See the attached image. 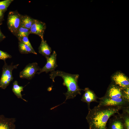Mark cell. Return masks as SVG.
Wrapping results in <instances>:
<instances>
[{
  "instance_id": "6da1fadb",
  "label": "cell",
  "mask_w": 129,
  "mask_h": 129,
  "mask_svg": "<svg viewBox=\"0 0 129 129\" xmlns=\"http://www.w3.org/2000/svg\"><path fill=\"white\" fill-rule=\"evenodd\" d=\"M122 109L120 107L98 105L90 109L86 118L89 129H107L109 119Z\"/></svg>"
},
{
  "instance_id": "7a4b0ae2",
  "label": "cell",
  "mask_w": 129,
  "mask_h": 129,
  "mask_svg": "<svg viewBox=\"0 0 129 129\" xmlns=\"http://www.w3.org/2000/svg\"><path fill=\"white\" fill-rule=\"evenodd\" d=\"M50 78L54 82L55 78L58 76L61 77L63 80V85L66 87L67 91L64 94L66 100L73 99L78 94L81 95V89L79 87L78 81L79 75L78 74H71L61 71L54 70L51 72Z\"/></svg>"
},
{
  "instance_id": "3957f363",
  "label": "cell",
  "mask_w": 129,
  "mask_h": 129,
  "mask_svg": "<svg viewBox=\"0 0 129 129\" xmlns=\"http://www.w3.org/2000/svg\"><path fill=\"white\" fill-rule=\"evenodd\" d=\"M4 64L2 68V73L0 79V88L5 89L13 80L12 74L13 70L16 69L19 64L13 65V63L8 65L4 60Z\"/></svg>"
},
{
  "instance_id": "277c9868",
  "label": "cell",
  "mask_w": 129,
  "mask_h": 129,
  "mask_svg": "<svg viewBox=\"0 0 129 129\" xmlns=\"http://www.w3.org/2000/svg\"><path fill=\"white\" fill-rule=\"evenodd\" d=\"M22 15L15 11H10L8 14L7 24L11 32L16 35L18 29L21 26Z\"/></svg>"
},
{
  "instance_id": "5b68a950",
  "label": "cell",
  "mask_w": 129,
  "mask_h": 129,
  "mask_svg": "<svg viewBox=\"0 0 129 129\" xmlns=\"http://www.w3.org/2000/svg\"><path fill=\"white\" fill-rule=\"evenodd\" d=\"M98 98L99 101L98 106L118 107L122 109L129 107V101L123 98H108L103 96Z\"/></svg>"
},
{
  "instance_id": "8992f818",
  "label": "cell",
  "mask_w": 129,
  "mask_h": 129,
  "mask_svg": "<svg viewBox=\"0 0 129 129\" xmlns=\"http://www.w3.org/2000/svg\"><path fill=\"white\" fill-rule=\"evenodd\" d=\"M41 69L36 62L29 63L20 72V77L22 79L30 80L34 77L36 72L38 71H40Z\"/></svg>"
},
{
  "instance_id": "52a82bcc",
  "label": "cell",
  "mask_w": 129,
  "mask_h": 129,
  "mask_svg": "<svg viewBox=\"0 0 129 129\" xmlns=\"http://www.w3.org/2000/svg\"><path fill=\"white\" fill-rule=\"evenodd\" d=\"M57 54L56 52L54 51L52 54L47 59L46 64L40 71L36 74H39L45 72L47 73L49 72H51L55 70L58 66L56 62Z\"/></svg>"
},
{
  "instance_id": "ba28073f",
  "label": "cell",
  "mask_w": 129,
  "mask_h": 129,
  "mask_svg": "<svg viewBox=\"0 0 129 129\" xmlns=\"http://www.w3.org/2000/svg\"><path fill=\"white\" fill-rule=\"evenodd\" d=\"M104 96L108 98L124 99L123 89L112 82L109 86Z\"/></svg>"
},
{
  "instance_id": "9c48e42d",
  "label": "cell",
  "mask_w": 129,
  "mask_h": 129,
  "mask_svg": "<svg viewBox=\"0 0 129 129\" xmlns=\"http://www.w3.org/2000/svg\"><path fill=\"white\" fill-rule=\"evenodd\" d=\"M46 28V25L45 23L34 19L30 29V34L37 35L41 39H44V35Z\"/></svg>"
},
{
  "instance_id": "30bf717a",
  "label": "cell",
  "mask_w": 129,
  "mask_h": 129,
  "mask_svg": "<svg viewBox=\"0 0 129 129\" xmlns=\"http://www.w3.org/2000/svg\"><path fill=\"white\" fill-rule=\"evenodd\" d=\"M113 83L123 89L129 87V79L122 73L118 72L113 74L112 77Z\"/></svg>"
},
{
  "instance_id": "8fae6325",
  "label": "cell",
  "mask_w": 129,
  "mask_h": 129,
  "mask_svg": "<svg viewBox=\"0 0 129 129\" xmlns=\"http://www.w3.org/2000/svg\"><path fill=\"white\" fill-rule=\"evenodd\" d=\"M109 119L107 129H126L121 113H119Z\"/></svg>"
},
{
  "instance_id": "7c38bea8",
  "label": "cell",
  "mask_w": 129,
  "mask_h": 129,
  "mask_svg": "<svg viewBox=\"0 0 129 129\" xmlns=\"http://www.w3.org/2000/svg\"><path fill=\"white\" fill-rule=\"evenodd\" d=\"M85 92L83 95L81 100L87 104L88 110L90 109V104L92 102H98L97 99L98 98L94 92L88 88H85Z\"/></svg>"
},
{
  "instance_id": "4fadbf2b",
  "label": "cell",
  "mask_w": 129,
  "mask_h": 129,
  "mask_svg": "<svg viewBox=\"0 0 129 129\" xmlns=\"http://www.w3.org/2000/svg\"><path fill=\"white\" fill-rule=\"evenodd\" d=\"M15 118H8L0 115V129H15Z\"/></svg>"
},
{
  "instance_id": "5bb4252c",
  "label": "cell",
  "mask_w": 129,
  "mask_h": 129,
  "mask_svg": "<svg viewBox=\"0 0 129 129\" xmlns=\"http://www.w3.org/2000/svg\"><path fill=\"white\" fill-rule=\"evenodd\" d=\"M38 50L39 53L44 56L46 59L50 56L52 51L51 48L44 39H41Z\"/></svg>"
},
{
  "instance_id": "9a60e30c",
  "label": "cell",
  "mask_w": 129,
  "mask_h": 129,
  "mask_svg": "<svg viewBox=\"0 0 129 129\" xmlns=\"http://www.w3.org/2000/svg\"><path fill=\"white\" fill-rule=\"evenodd\" d=\"M34 19L27 15H22L21 26L30 29L33 22Z\"/></svg>"
},
{
  "instance_id": "2e32d148",
  "label": "cell",
  "mask_w": 129,
  "mask_h": 129,
  "mask_svg": "<svg viewBox=\"0 0 129 129\" xmlns=\"http://www.w3.org/2000/svg\"><path fill=\"white\" fill-rule=\"evenodd\" d=\"M24 87L20 86L18 84V82L16 81H15L13 83L12 91L17 98H21L25 101L27 102V100L23 99L22 97V95L21 92L23 91V89Z\"/></svg>"
},
{
  "instance_id": "e0dca14e",
  "label": "cell",
  "mask_w": 129,
  "mask_h": 129,
  "mask_svg": "<svg viewBox=\"0 0 129 129\" xmlns=\"http://www.w3.org/2000/svg\"><path fill=\"white\" fill-rule=\"evenodd\" d=\"M18 48L20 52L22 54L32 53L37 54L34 50L32 49L27 45L20 41L18 42Z\"/></svg>"
},
{
  "instance_id": "ac0fdd59",
  "label": "cell",
  "mask_w": 129,
  "mask_h": 129,
  "mask_svg": "<svg viewBox=\"0 0 129 129\" xmlns=\"http://www.w3.org/2000/svg\"><path fill=\"white\" fill-rule=\"evenodd\" d=\"M121 113L126 129H129V107L122 109Z\"/></svg>"
},
{
  "instance_id": "d6986e66",
  "label": "cell",
  "mask_w": 129,
  "mask_h": 129,
  "mask_svg": "<svg viewBox=\"0 0 129 129\" xmlns=\"http://www.w3.org/2000/svg\"><path fill=\"white\" fill-rule=\"evenodd\" d=\"M30 34V29L20 26L16 33L15 36L18 38L24 37H28Z\"/></svg>"
},
{
  "instance_id": "ffe728a7",
  "label": "cell",
  "mask_w": 129,
  "mask_h": 129,
  "mask_svg": "<svg viewBox=\"0 0 129 129\" xmlns=\"http://www.w3.org/2000/svg\"><path fill=\"white\" fill-rule=\"evenodd\" d=\"M13 1V0H5L0 1V10L4 13Z\"/></svg>"
},
{
  "instance_id": "44dd1931",
  "label": "cell",
  "mask_w": 129,
  "mask_h": 129,
  "mask_svg": "<svg viewBox=\"0 0 129 129\" xmlns=\"http://www.w3.org/2000/svg\"><path fill=\"white\" fill-rule=\"evenodd\" d=\"M19 41L27 45L32 49L34 50L30 42L28 37H24L22 38H18Z\"/></svg>"
},
{
  "instance_id": "7402d4cb",
  "label": "cell",
  "mask_w": 129,
  "mask_h": 129,
  "mask_svg": "<svg viewBox=\"0 0 129 129\" xmlns=\"http://www.w3.org/2000/svg\"><path fill=\"white\" fill-rule=\"evenodd\" d=\"M12 56L7 52L0 50V60H5L7 59L11 58Z\"/></svg>"
},
{
  "instance_id": "603a6c76",
  "label": "cell",
  "mask_w": 129,
  "mask_h": 129,
  "mask_svg": "<svg viewBox=\"0 0 129 129\" xmlns=\"http://www.w3.org/2000/svg\"><path fill=\"white\" fill-rule=\"evenodd\" d=\"M124 98L129 101V87L123 89Z\"/></svg>"
},
{
  "instance_id": "cb8c5ba5",
  "label": "cell",
  "mask_w": 129,
  "mask_h": 129,
  "mask_svg": "<svg viewBox=\"0 0 129 129\" xmlns=\"http://www.w3.org/2000/svg\"><path fill=\"white\" fill-rule=\"evenodd\" d=\"M5 36L1 32L0 28V42L5 39Z\"/></svg>"
},
{
  "instance_id": "d4e9b609",
  "label": "cell",
  "mask_w": 129,
  "mask_h": 129,
  "mask_svg": "<svg viewBox=\"0 0 129 129\" xmlns=\"http://www.w3.org/2000/svg\"><path fill=\"white\" fill-rule=\"evenodd\" d=\"M4 13V12L0 10V21L2 22L3 20Z\"/></svg>"
},
{
  "instance_id": "484cf974",
  "label": "cell",
  "mask_w": 129,
  "mask_h": 129,
  "mask_svg": "<svg viewBox=\"0 0 129 129\" xmlns=\"http://www.w3.org/2000/svg\"><path fill=\"white\" fill-rule=\"evenodd\" d=\"M2 22L0 21V25L2 23Z\"/></svg>"
}]
</instances>
